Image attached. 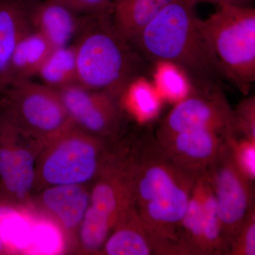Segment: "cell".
<instances>
[{"mask_svg": "<svg viewBox=\"0 0 255 255\" xmlns=\"http://www.w3.org/2000/svg\"><path fill=\"white\" fill-rule=\"evenodd\" d=\"M134 206L156 255H184L181 223L196 175L178 167L145 136L130 141Z\"/></svg>", "mask_w": 255, "mask_h": 255, "instance_id": "1", "label": "cell"}, {"mask_svg": "<svg viewBox=\"0 0 255 255\" xmlns=\"http://www.w3.org/2000/svg\"><path fill=\"white\" fill-rule=\"evenodd\" d=\"M197 4L196 0H172L130 43L150 63L177 65L192 87H222L226 80L199 25Z\"/></svg>", "mask_w": 255, "mask_h": 255, "instance_id": "2", "label": "cell"}, {"mask_svg": "<svg viewBox=\"0 0 255 255\" xmlns=\"http://www.w3.org/2000/svg\"><path fill=\"white\" fill-rule=\"evenodd\" d=\"M112 11L82 16L74 45L79 85L118 98L132 80L145 75L150 63L119 34Z\"/></svg>", "mask_w": 255, "mask_h": 255, "instance_id": "3", "label": "cell"}, {"mask_svg": "<svg viewBox=\"0 0 255 255\" xmlns=\"http://www.w3.org/2000/svg\"><path fill=\"white\" fill-rule=\"evenodd\" d=\"M122 140L97 136L74 125L43 146L33 193L57 185H92L117 155Z\"/></svg>", "mask_w": 255, "mask_h": 255, "instance_id": "4", "label": "cell"}, {"mask_svg": "<svg viewBox=\"0 0 255 255\" xmlns=\"http://www.w3.org/2000/svg\"><path fill=\"white\" fill-rule=\"evenodd\" d=\"M133 183L131 146L123 140L112 162L92 183L75 253L99 255L117 223L134 204Z\"/></svg>", "mask_w": 255, "mask_h": 255, "instance_id": "5", "label": "cell"}, {"mask_svg": "<svg viewBox=\"0 0 255 255\" xmlns=\"http://www.w3.org/2000/svg\"><path fill=\"white\" fill-rule=\"evenodd\" d=\"M226 81L248 95L255 82V9L219 5L199 20Z\"/></svg>", "mask_w": 255, "mask_h": 255, "instance_id": "6", "label": "cell"}, {"mask_svg": "<svg viewBox=\"0 0 255 255\" xmlns=\"http://www.w3.org/2000/svg\"><path fill=\"white\" fill-rule=\"evenodd\" d=\"M0 110L44 145L74 126L58 90L30 80L11 83L1 96Z\"/></svg>", "mask_w": 255, "mask_h": 255, "instance_id": "7", "label": "cell"}, {"mask_svg": "<svg viewBox=\"0 0 255 255\" xmlns=\"http://www.w3.org/2000/svg\"><path fill=\"white\" fill-rule=\"evenodd\" d=\"M43 146L0 110V205L26 209L33 193L37 159Z\"/></svg>", "mask_w": 255, "mask_h": 255, "instance_id": "8", "label": "cell"}, {"mask_svg": "<svg viewBox=\"0 0 255 255\" xmlns=\"http://www.w3.org/2000/svg\"><path fill=\"white\" fill-rule=\"evenodd\" d=\"M204 174L214 191L223 246L228 255L247 215L255 206L253 182L236 162L230 137Z\"/></svg>", "mask_w": 255, "mask_h": 255, "instance_id": "9", "label": "cell"}, {"mask_svg": "<svg viewBox=\"0 0 255 255\" xmlns=\"http://www.w3.org/2000/svg\"><path fill=\"white\" fill-rule=\"evenodd\" d=\"M194 128H211L237 136L233 110L222 87H192L184 100L178 102L161 124L156 137Z\"/></svg>", "mask_w": 255, "mask_h": 255, "instance_id": "10", "label": "cell"}, {"mask_svg": "<svg viewBox=\"0 0 255 255\" xmlns=\"http://www.w3.org/2000/svg\"><path fill=\"white\" fill-rule=\"evenodd\" d=\"M184 255H226L217 204L204 174H197L180 227Z\"/></svg>", "mask_w": 255, "mask_h": 255, "instance_id": "11", "label": "cell"}, {"mask_svg": "<svg viewBox=\"0 0 255 255\" xmlns=\"http://www.w3.org/2000/svg\"><path fill=\"white\" fill-rule=\"evenodd\" d=\"M57 90L74 125L97 136L121 140L124 111L117 97L79 84Z\"/></svg>", "mask_w": 255, "mask_h": 255, "instance_id": "12", "label": "cell"}, {"mask_svg": "<svg viewBox=\"0 0 255 255\" xmlns=\"http://www.w3.org/2000/svg\"><path fill=\"white\" fill-rule=\"evenodd\" d=\"M91 185H57L32 194L25 212L48 220L59 230L67 252L75 253L79 229L90 204Z\"/></svg>", "mask_w": 255, "mask_h": 255, "instance_id": "13", "label": "cell"}, {"mask_svg": "<svg viewBox=\"0 0 255 255\" xmlns=\"http://www.w3.org/2000/svg\"><path fill=\"white\" fill-rule=\"evenodd\" d=\"M231 135L211 128H194L156 137L164 155L178 167L196 174L205 173Z\"/></svg>", "mask_w": 255, "mask_h": 255, "instance_id": "14", "label": "cell"}, {"mask_svg": "<svg viewBox=\"0 0 255 255\" xmlns=\"http://www.w3.org/2000/svg\"><path fill=\"white\" fill-rule=\"evenodd\" d=\"M28 0H0V97L9 86L10 66L15 48L31 28Z\"/></svg>", "mask_w": 255, "mask_h": 255, "instance_id": "15", "label": "cell"}, {"mask_svg": "<svg viewBox=\"0 0 255 255\" xmlns=\"http://www.w3.org/2000/svg\"><path fill=\"white\" fill-rule=\"evenodd\" d=\"M82 19L78 13L56 0H44L30 8L32 29L43 35L55 48L68 46L78 34Z\"/></svg>", "mask_w": 255, "mask_h": 255, "instance_id": "16", "label": "cell"}, {"mask_svg": "<svg viewBox=\"0 0 255 255\" xmlns=\"http://www.w3.org/2000/svg\"><path fill=\"white\" fill-rule=\"evenodd\" d=\"M154 254L150 238L135 206L132 205L117 223L99 255Z\"/></svg>", "mask_w": 255, "mask_h": 255, "instance_id": "17", "label": "cell"}, {"mask_svg": "<svg viewBox=\"0 0 255 255\" xmlns=\"http://www.w3.org/2000/svg\"><path fill=\"white\" fill-rule=\"evenodd\" d=\"M172 0H117L112 7L114 26L130 43Z\"/></svg>", "mask_w": 255, "mask_h": 255, "instance_id": "18", "label": "cell"}, {"mask_svg": "<svg viewBox=\"0 0 255 255\" xmlns=\"http://www.w3.org/2000/svg\"><path fill=\"white\" fill-rule=\"evenodd\" d=\"M54 47L31 27L18 41L10 66L9 85L37 75Z\"/></svg>", "mask_w": 255, "mask_h": 255, "instance_id": "19", "label": "cell"}, {"mask_svg": "<svg viewBox=\"0 0 255 255\" xmlns=\"http://www.w3.org/2000/svg\"><path fill=\"white\" fill-rule=\"evenodd\" d=\"M118 100L124 112L140 124L155 119L164 101L153 82L145 76L132 80L119 96Z\"/></svg>", "mask_w": 255, "mask_h": 255, "instance_id": "20", "label": "cell"}, {"mask_svg": "<svg viewBox=\"0 0 255 255\" xmlns=\"http://www.w3.org/2000/svg\"><path fill=\"white\" fill-rule=\"evenodd\" d=\"M37 75L55 90L78 84L75 45L54 48Z\"/></svg>", "mask_w": 255, "mask_h": 255, "instance_id": "21", "label": "cell"}, {"mask_svg": "<svg viewBox=\"0 0 255 255\" xmlns=\"http://www.w3.org/2000/svg\"><path fill=\"white\" fill-rule=\"evenodd\" d=\"M152 64L153 84L164 100L177 104L190 94L192 84L182 69L169 62Z\"/></svg>", "mask_w": 255, "mask_h": 255, "instance_id": "22", "label": "cell"}, {"mask_svg": "<svg viewBox=\"0 0 255 255\" xmlns=\"http://www.w3.org/2000/svg\"><path fill=\"white\" fill-rule=\"evenodd\" d=\"M228 255H255V211L253 206L243 221L237 236L230 247Z\"/></svg>", "mask_w": 255, "mask_h": 255, "instance_id": "23", "label": "cell"}, {"mask_svg": "<svg viewBox=\"0 0 255 255\" xmlns=\"http://www.w3.org/2000/svg\"><path fill=\"white\" fill-rule=\"evenodd\" d=\"M233 155L240 168L247 177L254 182L255 179V140L243 137H230Z\"/></svg>", "mask_w": 255, "mask_h": 255, "instance_id": "24", "label": "cell"}, {"mask_svg": "<svg viewBox=\"0 0 255 255\" xmlns=\"http://www.w3.org/2000/svg\"><path fill=\"white\" fill-rule=\"evenodd\" d=\"M238 133L244 137L255 140V95L247 97L233 110Z\"/></svg>", "mask_w": 255, "mask_h": 255, "instance_id": "25", "label": "cell"}, {"mask_svg": "<svg viewBox=\"0 0 255 255\" xmlns=\"http://www.w3.org/2000/svg\"><path fill=\"white\" fill-rule=\"evenodd\" d=\"M68 6L75 12L92 14L112 10L114 3L112 0H56Z\"/></svg>", "mask_w": 255, "mask_h": 255, "instance_id": "26", "label": "cell"}, {"mask_svg": "<svg viewBox=\"0 0 255 255\" xmlns=\"http://www.w3.org/2000/svg\"><path fill=\"white\" fill-rule=\"evenodd\" d=\"M198 3L204 2L212 3L219 5H234V6H252L253 0H196Z\"/></svg>", "mask_w": 255, "mask_h": 255, "instance_id": "27", "label": "cell"}, {"mask_svg": "<svg viewBox=\"0 0 255 255\" xmlns=\"http://www.w3.org/2000/svg\"><path fill=\"white\" fill-rule=\"evenodd\" d=\"M4 250V247H3V242L1 241V237H0V254H2Z\"/></svg>", "mask_w": 255, "mask_h": 255, "instance_id": "28", "label": "cell"}]
</instances>
